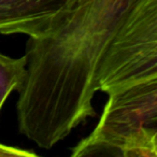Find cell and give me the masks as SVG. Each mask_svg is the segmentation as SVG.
<instances>
[{
  "mask_svg": "<svg viewBox=\"0 0 157 157\" xmlns=\"http://www.w3.org/2000/svg\"><path fill=\"white\" fill-rule=\"evenodd\" d=\"M143 0H74L26 44V78L16 103L18 130L50 150L94 117L105 57Z\"/></svg>",
  "mask_w": 157,
  "mask_h": 157,
  "instance_id": "obj_1",
  "label": "cell"
},
{
  "mask_svg": "<svg viewBox=\"0 0 157 157\" xmlns=\"http://www.w3.org/2000/svg\"><path fill=\"white\" fill-rule=\"evenodd\" d=\"M100 120L72 157L157 156V81L108 95Z\"/></svg>",
  "mask_w": 157,
  "mask_h": 157,
  "instance_id": "obj_2",
  "label": "cell"
},
{
  "mask_svg": "<svg viewBox=\"0 0 157 157\" xmlns=\"http://www.w3.org/2000/svg\"><path fill=\"white\" fill-rule=\"evenodd\" d=\"M157 81V0H143L105 57L98 90L107 95Z\"/></svg>",
  "mask_w": 157,
  "mask_h": 157,
  "instance_id": "obj_3",
  "label": "cell"
},
{
  "mask_svg": "<svg viewBox=\"0 0 157 157\" xmlns=\"http://www.w3.org/2000/svg\"><path fill=\"white\" fill-rule=\"evenodd\" d=\"M74 0H0V33L38 38Z\"/></svg>",
  "mask_w": 157,
  "mask_h": 157,
  "instance_id": "obj_4",
  "label": "cell"
},
{
  "mask_svg": "<svg viewBox=\"0 0 157 157\" xmlns=\"http://www.w3.org/2000/svg\"><path fill=\"white\" fill-rule=\"evenodd\" d=\"M26 56L20 58L0 53V110L9 95L20 90L26 78Z\"/></svg>",
  "mask_w": 157,
  "mask_h": 157,
  "instance_id": "obj_5",
  "label": "cell"
}]
</instances>
